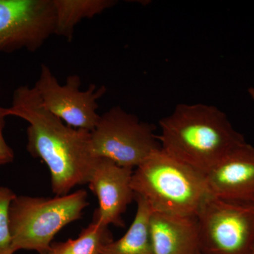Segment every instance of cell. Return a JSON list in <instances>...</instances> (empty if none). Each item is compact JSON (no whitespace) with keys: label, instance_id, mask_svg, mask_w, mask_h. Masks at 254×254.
<instances>
[{"label":"cell","instance_id":"cell-1","mask_svg":"<svg viewBox=\"0 0 254 254\" xmlns=\"http://www.w3.org/2000/svg\"><path fill=\"white\" fill-rule=\"evenodd\" d=\"M9 116L27 122V150L48 169L52 191L68 194L78 185H87L96 158L91 154V131L65 125L42 104L34 87L15 90Z\"/></svg>","mask_w":254,"mask_h":254},{"label":"cell","instance_id":"cell-2","mask_svg":"<svg viewBox=\"0 0 254 254\" xmlns=\"http://www.w3.org/2000/svg\"><path fill=\"white\" fill-rule=\"evenodd\" d=\"M159 125L161 149L204 175L247 142L213 105L179 104Z\"/></svg>","mask_w":254,"mask_h":254},{"label":"cell","instance_id":"cell-3","mask_svg":"<svg viewBox=\"0 0 254 254\" xmlns=\"http://www.w3.org/2000/svg\"><path fill=\"white\" fill-rule=\"evenodd\" d=\"M131 188L152 212L196 216L210 196L205 176L160 148L133 170Z\"/></svg>","mask_w":254,"mask_h":254},{"label":"cell","instance_id":"cell-4","mask_svg":"<svg viewBox=\"0 0 254 254\" xmlns=\"http://www.w3.org/2000/svg\"><path fill=\"white\" fill-rule=\"evenodd\" d=\"M88 204L84 190L53 198L16 195L9 210L11 247L45 253L60 230L81 219Z\"/></svg>","mask_w":254,"mask_h":254},{"label":"cell","instance_id":"cell-5","mask_svg":"<svg viewBox=\"0 0 254 254\" xmlns=\"http://www.w3.org/2000/svg\"><path fill=\"white\" fill-rule=\"evenodd\" d=\"M90 147L94 158L108 159L132 169L161 148L155 127L120 106L100 116L91 131Z\"/></svg>","mask_w":254,"mask_h":254},{"label":"cell","instance_id":"cell-6","mask_svg":"<svg viewBox=\"0 0 254 254\" xmlns=\"http://www.w3.org/2000/svg\"><path fill=\"white\" fill-rule=\"evenodd\" d=\"M201 254H252L254 203L210 197L196 215Z\"/></svg>","mask_w":254,"mask_h":254},{"label":"cell","instance_id":"cell-7","mask_svg":"<svg viewBox=\"0 0 254 254\" xmlns=\"http://www.w3.org/2000/svg\"><path fill=\"white\" fill-rule=\"evenodd\" d=\"M81 78L71 75L66 83L60 85L46 64H42L39 78L34 88L42 104L50 113L68 126L92 131L99 121L97 113L98 99L106 93L105 86L97 88L90 85L85 91L80 90Z\"/></svg>","mask_w":254,"mask_h":254},{"label":"cell","instance_id":"cell-8","mask_svg":"<svg viewBox=\"0 0 254 254\" xmlns=\"http://www.w3.org/2000/svg\"><path fill=\"white\" fill-rule=\"evenodd\" d=\"M53 0H0V51L35 52L54 34Z\"/></svg>","mask_w":254,"mask_h":254},{"label":"cell","instance_id":"cell-9","mask_svg":"<svg viewBox=\"0 0 254 254\" xmlns=\"http://www.w3.org/2000/svg\"><path fill=\"white\" fill-rule=\"evenodd\" d=\"M133 173V169L120 166L108 159L96 158L87 184L98 200L93 221L105 227L125 226L123 215L135 200L131 188Z\"/></svg>","mask_w":254,"mask_h":254},{"label":"cell","instance_id":"cell-10","mask_svg":"<svg viewBox=\"0 0 254 254\" xmlns=\"http://www.w3.org/2000/svg\"><path fill=\"white\" fill-rule=\"evenodd\" d=\"M205 176L211 196L254 203V147L246 142Z\"/></svg>","mask_w":254,"mask_h":254},{"label":"cell","instance_id":"cell-11","mask_svg":"<svg viewBox=\"0 0 254 254\" xmlns=\"http://www.w3.org/2000/svg\"><path fill=\"white\" fill-rule=\"evenodd\" d=\"M150 231L155 254H200L196 216L152 212Z\"/></svg>","mask_w":254,"mask_h":254},{"label":"cell","instance_id":"cell-12","mask_svg":"<svg viewBox=\"0 0 254 254\" xmlns=\"http://www.w3.org/2000/svg\"><path fill=\"white\" fill-rule=\"evenodd\" d=\"M136 215L131 226L121 238L111 241L102 254H155L150 231L152 210L141 197L135 195Z\"/></svg>","mask_w":254,"mask_h":254},{"label":"cell","instance_id":"cell-13","mask_svg":"<svg viewBox=\"0 0 254 254\" xmlns=\"http://www.w3.org/2000/svg\"><path fill=\"white\" fill-rule=\"evenodd\" d=\"M55 12L54 34L72 39L75 26L83 18H92L112 7L113 0H53Z\"/></svg>","mask_w":254,"mask_h":254},{"label":"cell","instance_id":"cell-14","mask_svg":"<svg viewBox=\"0 0 254 254\" xmlns=\"http://www.w3.org/2000/svg\"><path fill=\"white\" fill-rule=\"evenodd\" d=\"M113 240L109 227L93 221L77 238L52 244L43 254H102L105 246Z\"/></svg>","mask_w":254,"mask_h":254},{"label":"cell","instance_id":"cell-15","mask_svg":"<svg viewBox=\"0 0 254 254\" xmlns=\"http://www.w3.org/2000/svg\"><path fill=\"white\" fill-rule=\"evenodd\" d=\"M16 193L11 189L0 186V248L11 246L9 210Z\"/></svg>","mask_w":254,"mask_h":254},{"label":"cell","instance_id":"cell-16","mask_svg":"<svg viewBox=\"0 0 254 254\" xmlns=\"http://www.w3.org/2000/svg\"><path fill=\"white\" fill-rule=\"evenodd\" d=\"M9 117L7 108L0 106V166L12 163L14 159V153L12 148L5 141L3 131L5 127V120Z\"/></svg>","mask_w":254,"mask_h":254},{"label":"cell","instance_id":"cell-17","mask_svg":"<svg viewBox=\"0 0 254 254\" xmlns=\"http://www.w3.org/2000/svg\"><path fill=\"white\" fill-rule=\"evenodd\" d=\"M16 251L14 250L11 246L5 248H0V254H14Z\"/></svg>","mask_w":254,"mask_h":254},{"label":"cell","instance_id":"cell-18","mask_svg":"<svg viewBox=\"0 0 254 254\" xmlns=\"http://www.w3.org/2000/svg\"><path fill=\"white\" fill-rule=\"evenodd\" d=\"M249 94H250L252 100L254 102V88H250L248 90Z\"/></svg>","mask_w":254,"mask_h":254},{"label":"cell","instance_id":"cell-19","mask_svg":"<svg viewBox=\"0 0 254 254\" xmlns=\"http://www.w3.org/2000/svg\"><path fill=\"white\" fill-rule=\"evenodd\" d=\"M252 254H254V247L253 252H252Z\"/></svg>","mask_w":254,"mask_h":254},{"label":"cell","instance_id":"cell-20","mask_svg":"<svg viewBox=\"0 0 254 254\" xmlns=\"http://www.w3.org/2000/svg\"></svg>","mask_w":254,"mask_h":254},{"label":"cell","instance_id":"cell-21","mask_svg":"<svg viewBox=\"0 0 254 254\" xmlns=\"http://www.w3.org/2000/svg\"><path fill=\"white\" fill-rule=\"evenodd\" d=\"M0 52H1V51H0Z\"/></svg>","mask_w":254,"mask_h":254}]
</instances>
